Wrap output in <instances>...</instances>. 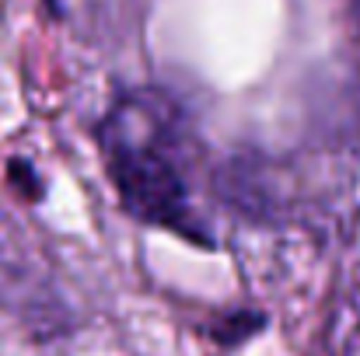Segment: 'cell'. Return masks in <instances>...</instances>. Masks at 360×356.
<instances>
[{"mask_svg": "<svg viewBox=\"0 0 360 356\" xmlns=\"http://www.w3.org/2000/svg\"><path fill=\"white\" fill-rule=\"evenodd\" d=\"M350 7H354V25H357V35H360V0H350Z\"/></svg>", "mask_w": 360, "mask_h": 356, "instance_id": "4", "label": "cell"}, {"mask_svg": "<svg viewBox=\"0 0 360 356\" xmlns=\"http://www.w3.org/2000/svg\"><path fill=\"white\" fill-rule=\"evenodd\" d=\"M259 325H262V318H259V315H245V311H241V315H235V322H231V325H217V332H214V336H217L221 343H241V339H248V336H252V329H259Z\"/></svg>", "mask_w": 360, "mask_h": 356, "instance_id": "3", "label": "cell"}, {"mask_svg": "<svg viewBox=\"0 0 360 356\" xmlns=\"http://www.w3.org/2000/svg\"><path fill=\"white\" fill-rule=\"evenodd\" d=\"M168 119L172 105L161 95H129L126 102H120L98 126L105 171L116 185L122 210L133 220L175 231L179 237L210 248L214 241L189 210V189L179 168L161 150Z\"/></svg>", "mask_w": 360, "mask_h": 356, "instance_id": "1", "label": "cell"}, {"mask_svg": "<svg viewBox=\"0 0 360 356\" xmlns=\"http://www.w3.org/2000/svg\"><path fill=\"white\" fill-rule=\"evenodd\" d=\"M7 178L14 182V189H18V196H25V199H39L42 196V182H39V175H35V168L28 164V161H11L7 164Z\"/></svg>", "mask_w": 360, "mask_h": 356, "instance_id": "2", "label": "cell"}]
</instances>
